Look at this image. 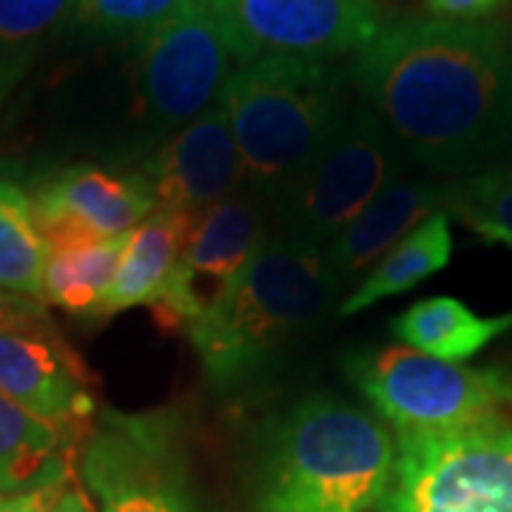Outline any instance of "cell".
<instances>
[{
    "label": "cell",
    "mask_w": 512,
    "mask_h": 512,
    "mask_svg": "<svg viewBox=\"0 0 512 512\" xmlns=\"http://www.w3.org/2000/svg\"><path fill=\"white\" fill-rule=\"evenodd\" d=\"M348 74L404 154L430 171L478 174L510 146L512 40L501 23H382Z\"/></svg>",
    "instance_id": "obj_1"
},
{
    "label": "cell",
    "mask_w": 512,
    "mask_h": 512,
    "mask_svg": "<svg viewBox=\"0 0 512 512\" xmlns=\"http://www.w3.org/2000/svg\"><path fill=\"white\" fill-rule=\"evenodd\" d=\"M350 74L333 60L271 55L231 72L220 100L242 160V191L276 208L348 117Z\"/></svg>",
    "instance_id": "obj_2"
},
{
    "label": "cell",
    "mask_w": 512,
    "mask_h": 512,
    "mask_svg": "<svg viewBox=\"0 0 512 512\" xmlns=\"http://www.w3.org/2000/svg\"><path fill=\"white\" fill-rule=\"evenodd\" d=\"M396 439L365 410L311 396L274 427L256 512H367L382 504Z\"/></svg>",
    "instance_id": "obj_3"
},
{
    "label": "cell",
    "mask_w": 512,
    "mask_h": 512,
    "mask_svg": "<svg viewBox=\"0 0 512 512\" xmlns=\"http://www.w3.org/2000/svg\"><path fill=\"white\" fill-rule=\"evenodd\" d=\"M339 296L322 245L268 237L214 316L185 336L202 359L208 379L239 387L311 330Z\"/></svg>",
    "instance_id": "obj_4"
},
{
    "label": "cell",
    "mask_w": 512,
    "mask_h": 512,
    "mask_svg": "<svg viewBox=\"0 0 512 512\" xmlns=\"http://www.w3.org/2000/svg\"><path fill=\"white\" fill-rule=\"evenodd\" d=\"M123 49L128 123L148 154L211 109L231 77L234 57L205 3Z\"/></svg>",
    "instance_id": "obj_5"
},
{
    "label": "cell",
    "mask_w": 512,
    "mask_h": 512,
    "mask_svg": "<svg viewBox=\"0 0 512 512\" xmlns=\"http://www.w3.org/2000/svg\"><path fill=\"white\" fill-rule=\"evenodd\" d=\"M379 512H512V424L493 416L436 436H396Z\"/></svg>",
    "instance_id": "obj_6"
},
{
    "label": "cell",
    "mask_w": 512,
    "mask_h": 512,
    "mask_svg": "<svg viewBox=\"0 0 512 512\" xmlns=\"http://www.w3.org/2000/svg\"><path fill=\"white\" fill-rule=\"evenodd\" d=\"M399 177L402 146L370 106H350L328 148L274 208L282 237L325 248Z\"/></svg>",
    "instance_id": "obj_7"
},
{
    "label": "cell",
    "mask_w": 512,
    "mask_h": 512,
    "mask_svg": "<svg viewBox=\"0 0 512 512\" xmlns=\"http://www.w3.org/2000/svg\"><path fill=\"white\" fill-rule=\"evenodd\" d=\"M348 373L359 393L396 436H436L493 419L495 367L470 370L407 345L356 353Z\"/></svg>",
    "instance_id": "obj_8"
},
{
    "label": "cell",
    "mask_w": 512,
    "mask_h": 512,
    "mask_svg": "<svg viewBox=\"0 0 512 512\" xmlns=\"http://www.w3.org/2000/svg\"><path fill=\"white\" fill-rule=\"evenodd\" d=\"M265 205L248 191L217 202L194 222L183 254L151 302L157 325L188 333L220 311L268 242Z\"/></svg>",
    "instance_id": "obj_9"
},
{
    "label": "cell",
    "mask_w": 512,
    "mask_h": 512,
    "mask_svg": "<svg viewBox=\"0 0 512 512\" xmlns=\"http://www.w3.org/2000/svg\"><path fill=\"white\" fill-rule=\"evenodd\" d=\"M205 6L239 66L271 55H356L382 29L373 0H205Z\"/></svg>",
    "instance_id": "obj_10"
},
{
    "label": "cell",
    "mask_w": 512,
    "mask_h": 512,
    "mask_svg": "<svg viewBox=\"0 0 512 512\" xmlns=\"http://www.w3.org/2000/svg\"><path fill=\"white\" fill-rule=\"evenodd\" d=\"M97 512H202L183 476L168 416L106 413L80 456Z\"/></svg>",
    "instance_id": "obj_11"
},
{
    "label": "cell",
    "mask_w": 512,
    "mask_h": 512,
    "mask_svg": "<svg viewBox=\"0 0 512 512\" xmlns=\"http://www.w3.org/2000/svg\"><path fill=\"white\" fill-rule=\"evenodd\" d=\"M0 396L80 439L94 419L89 367L52 328V319L0 333Z\"/></svg>",
    "instance_id": "obj_12"
},
{
    "label": "cell",
    "mask_w": 512,
    "mask_h": 512,
    "mask_svg": "<svg viewBox=\"0 0 512 512\" xmlns=\"http://www.w3.org/2000/svg\"><path fill=\"white\" fill-rule=\"evenodd\" d=\"M140 174L151 185L157 211L188 217H202L242 191V160L222 100L146 154Z\"/></svg>",
    "instance_id": "obj_13"
},
{
    "label": "cell",
    "mask_w": 512,
    "mask_h": 512,
    "mask_svg": "<svg viewBox=\"0 0 512 512\" xmlns=\"http://www.w3.org/2000/svg\"><path fill=\"white\" fill-rule=\"evenodd\" d=\"M32 202L46 242L123 237L157 211L143 174H114L97 165L63 168L40 185Z\"/></svg>",
    "instance_id": "obj_14"
},
{
    "label": "cell",
    "mask_w": 512,
    "mask_h": 512,
    "mask_svg": "<svg viewBox=\"0 0 512 512\" xmlns=\"http://www.w3.org/2000/svg\"><path fill=\"white\" fill-rule=\"evenodd\" d=\"M444 202V191L430 180L399 177L384 188L365 211L325 245V259L336 291L350 288L362 274L390 254L413 228L433 217Z\"/></svg>",
    "instance_id": "obj_15"
},
{
    "label": "cell",
    "mask_w": 512,
    "mask_h": 512,
    "mask_svg": "<svg viewBox=\"0 0 512 512\" xmlns=\"http://www.w3.org/2000/svg\"><path fill=\"white\" fill-rule=\"evenodd\" d=\"M80 436L0 396V495L69 487Z\"/></svg>",
    "instance_id": "obj_16"
},
{
    "label": "cell",
    "mask_w": 512,
    "mask_h": 512,
    "mask_svg": "<svg viewBox=\"0 0 512 512\" xmlns=\"http://www.w3.org/2000/svg\"><path fill=\"white\" fill-rule=\"evenodd\" d=\"M200 217L174 214V211H154L140 222L126 239L120 265L114 271L109 291L100 302L94 322L111 319L131 308H151L157 293L163 291L165 279L174 262L183 254L191 228Z\"/></svg>",
    "instance_id": "obj_17"
},
{
    "label": "cell",
    "mask_w": 512,
    "mask_h": 512,
    "mask_svg": "<svg viewBox=\"0 0 512 512\" xmlns=\"http://www.w3.org/2000/svg\"><path fill=\"white\" fill-rule=\"evenodd\" d=\"M512 328V311L498 316H478L461 299L430 296L410 305L393 319V336L407 348H416L441 362L473 359L493 339Z\"/></svg>",
    "instance_id": "obj_18"
},
{
    "label": "cell",
    "mask_w": 512,
    "mask_h": 512,
    "mask_svg": "<svg viewBox=\"0 0 512 512\" xmlns=\"http://www.w3.org/2000/svg\"><path fill=\"white\" fill-rule=\"evenodd\" d=\"M453 256V231H450V214L436 211L433 217L413 228L407 237L373 265V271L342 299L339 319H348L356 313L379 305L382 299L413 291L424 279L439 274L447 268Z\"/></svg>",
    "instance_id": "obj_19"
},
{
    "label": "cell",
    "mask_w": 512,
    "mask_h": 512,
    "mask_svg": "<svg viewBox=\"0 0 512 512\" xmlns=\"http://www.w3.org/2000/svg\"><path fill=\"white\" fill-rule=\"evenodd\" d=\"M128 234L109 239H57L46 242L43 305L94 319L109 291Z\"/></svg>",
    "instance_id": "obj_20"
},
{
    "label": "cell",
    "mask_w": 512,
    "mask_h": 512,
    "mask_svg": "<svg viewBox=\"0 0 512 512\" xmlns=\"http://www.w3.org/2000/svg\"><path fill=\"white\" fill-rule=\"evenodd\" d=\"M80 0H0V109L43 49L74 23Z\"/></svg>",
    "instance_id": "obj_21"
},
{
    "label": "cell",
    "mask_w": 512,
    "mask_h": 512,
    "mask_svg": "<svg viewBox=\"0 0 512 512\" xmlns=\"http://www.w3.org/2000/svg\"><path fill=\"white\" fill-rule=\"evenodd\" d=\"M46 256L32 197L20 185L0 180V288L43 302Z\"/></svg>",
    "instance_id": "obj_22"
},
{
    "label": "cell",
    "mask_w": 512,
    "mask_h": 512,
    "mask_svg": "<svg viewBox=\"0 0 512 512\" xmlns=\"http://www.w3.org/2000/svg\"><path fill=\"white\" fill-rule=\"evenodd\" d=\"M447 214L464 222L473 234L512 251V174L507 168H484L458 177L444 191Z\"/></svg>",
    "instance_id": "obj_23"
},
{
    "label": "cell",
    "mask_w": 512,
    "mask_h": 512,
    "mask_svg": "<svg viewBox=\"0 0 512 512\" xmlns=\"http://www.w3.org/2000/svg\"><path fill=\"white\" fill-rule=\"evenodd\" d=\"M205 0H80L74 29L97 43H126L197 9Z\"/></svg>",
    "instance_id": "obj_24"
},
{
    "label": "cell",
    "mask_w": 512,
    "mask_h": 512,
    "mask_svg": "<svg viewBox=\"0 0 512 512\" xmlns=\"http://www.w3.org/2000/svg\"><path fill=\"white\" fill-rule=\"evenodd\" d=\"M46 319H49V311L43 302L0 288V333L23 328L29 322H46Z\"/></svg>",
    "instance_id": "obj_25"
},
{
    "label": "cell",
    "mask_w": 512,
    "mask_h": 512,
    "mask_svg": "<svg viewBox=\"0 0 512 512\" xmlns=\"http://www.w3.org/2000/svg\"><path fill=\"white\" fill-rule=\"evenodd\" d=\"M504 3L507 0H427V12L441 20H481Z\"/></svg>",
    "instance_id": "obj_26"
},
{
    "label": "cell",
    "mask_w": 512,
    "mask_h": 512,
    "mask_svg": "<svg viewBox=\"0 0 512 512\" xmlns=\"http://www.w3.org/2000/svg\"><path fill=\"white\" fill-rule=\"evenodd\" d=\"M66 487L55 490H37V493H18V495H0V512H49L55 507L57 495Z\"/></svg>",
    "instance_id": "obj_27"
},
{
    "label": "cell",
    "mask_w": 512,
    "mask_h": 512,
    "mask_svg": "<svg viewBox=\"0 0 512 512\" xmlns=\"http://www.w3.org/2000/svg\"><path fill=\"white\" fill-rule=\"evenodd\" d=\"M49 512H97V507L92 504V498L83 493L80 487H66L63 493L57 495L55 507Z\"/></svg>",
    "instance_id": "obj_28"
},
{
    "label": "cell",
    "mask_w": 512,
    "mask_h": 512,
    "mask_svg": "<svg viewBox=\"0 0 512 512\" xmlns=\"http://www.w3.org/2000/svg\"><path fill=\"white\" fill-rule=\"evenodd\" d=\"M495 382H498V399L512 410V365L495 367Z\"/></svg>",
    "instance_id": "obj_29"
},
{
    "label": "cell",
    "mask_w": 512,
    "mask_h": 512,
    "mask_svg": "<svg viewBox=\"0 0 512 512\" xmlns=\"http://www.w3.org/2000/svg\"><path fill=\"white\" fill-rule=\"evenodd\" d=\"M507 171L512 174V140H510V146H507Z\"/></svg>",
    "instance_id": "obj_30"
}]
</instances>
